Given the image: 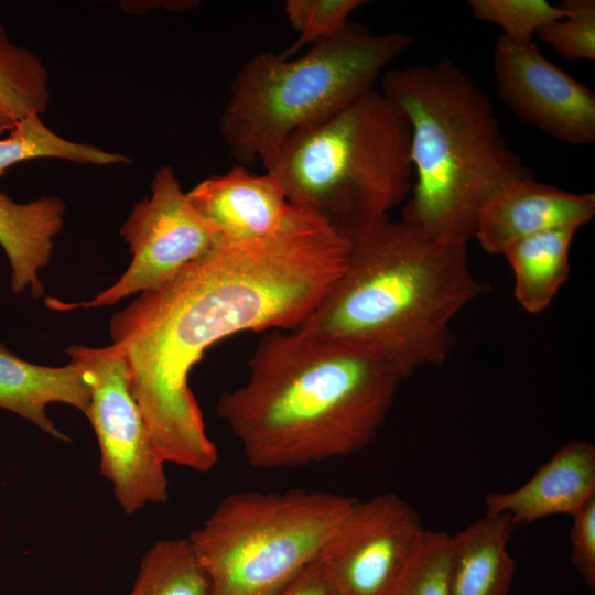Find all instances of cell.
<instances>
[{"mask_svg": "<svg viewBox=\"0 0 595 595\" xmlns=\"http://www.w3.org/2000/svg\"><path fill=\"white\" fill-rule=\"evenodd\" d=\"M570 529L572 565L584 583L595 589V496L573 517Z\"/></svg>", "mask_w": 595, "mask_h": 595, "instance_id": "obj_26", "label": "cell"}, {"mask_svg": "<svg viewBox=\"0 0 595 595\" xmlns=\"http://www.w3.org/2000/svg\"><path fill=\"white\" fill-rule=\"evenodd\" d=\"M50 97L42 58L13 44L0 23V110L17 122L33 113L41 116Z\"/></svg>", "mask_w": 595, "mask_h": 595, "instance_id": "obj_21", "label": "cell"}, {"mask_svg": "<svg viewBox=\"0 0 595 595\" xmlns=\"http://www.w3.org/2000/svg\"><path fill=\"white\" fill-rule=\"evenodd\" d=\"M66 354L79 365L89 386L88 418L99 447V469L127 515L166 502L165 462L156 452L132 393L130 372L113 346L73 345Z\"/></svg>", "mask_w": 595, "mask_h": 595, "instance_id": "obj_8", "label": "cell"}, {"mask_svg": "<svg viewBox=\"0 0 595 595\" xmlns=\"http://www.w3.org/2000/svg\"><path fill=\"white\" fill-rule=\"evenodd\" d=\"M500 100L521 120L571 145L595 142V93L550 62L533 42L501 35L494 47Z\"/></svg>", "mask_w": 595, "mask_h": 595, "instance_id": "obj_11", "label": "cell"}, {"mask_svg": "<svg viewBox=\"0 0 595 595\" xmlns=\"http://www.w3.org/2000/svg\"><path fill=\"white\" fill-rule=\"evenodd\" d=\"M187 197L223 242H245L277 232L293 210L279 181L237 164L208 177Z\"/></svg>", "mask_w": 595, "mask_h": 595, "instance_id": "obj_12", "label": "cell"}, {"mask_svg": "<svg viewBox=\"0 0 595 595\" xmlns=\"http://www.w3.org/2000/svg\"><path fill=\"white\" fill-rule=\"evenodd\" d=\"M412 43L405 33L375 34L349 20L299 57L271 51L251 56L236 73L219 120L231 155L244 166L263 165L290 134L333 118L374 90Z\"/></svg>", "mask_w": 595, "mask_h": 595, "instance_id": "obj_6", "label": "cell"}, {"mask_svg": "<svg viewBox=\"0 0 595 595\" xmlns=\"http://www.w3.org/2000/svg\"><path fill=\"white\" fill-rule=\"evenodd\" d=\"M452 537L425 530L387 595H451Z\"/></svg>", "mask_w": 595, "mask_h": 595, "instance_id": "obj_22", "label": "cell"}, {"mask_svg": "<svg viewBox=\"0 0 595 595\" xmlns=\"http://www.w3.org/2000/svg\"><path fill=\"white\" fill-rule=\"evenodd\" d=\"M65 204L45 196L20 204L0 192V245L11 267V289L20 293L30 288L41 298L44 288L37 272L50 262L53 238L63 227Z\"/></svg>", "mask_w": 595, "mask_h": 595, "instance_id": "obj_16", "label": "cell"}, {"mask_svg": "<svg viewBox=\"0 0 595 595\" xmlns=\"http://www.w3.org/2000/svg\"><path fill=\"white\" fill-rule=\"evenodd\" d=\"M595 496V446L585 440L562 445L522 486L485 495L486 513L507 515L513 526L554 515L573 517Z\"/></svg>", "mask_w": 595, "mask_h": 595, "instance_id": "obj_14", "label": "cell"}, {"mask_svg": "<svg viewBox=\"0 0 595 595\" xmlns=\"http://www.w3.org/2000/svg\"><path fill=\"white\" fill-rule=\"evenodd\" d=\"M128 595H208L206 574L188 538L154 542Z\"/></svg>", "mask_w": 595, "mask_h": 595, "instance_id": "obj_20", "label": "cell"}, {"mask_svg": "<svg viewBox=\"0 0 595 595\" xmlns=\"http://www.w3.org/2000/svg\"><path fill=\"white\" fill-rule=\"evenodd\" d=\"M89 386L75 361L47 367L25 361L0 344V408L29 420L55 440L69 442L46 415L51 403H66L88 412Z\"/></svg>", "mask_w": 595, "mask_h": 595, "instance_id": "obj_15", "label": "cell"}, {"mask_svg": "<svg viewBox=\"0 0 595 595\" xmlns=\"http://www.w3.org/2000/svg\"><path fill=\"white\" fill-rule=\"evenodd\" d=\"M120 235L129 245L132 260L115 284L86 302L66 303L47 298L45 304L56 311L112 305L166 284L220 242L169 165L154 172L151 195L134 205Z\"/></svg>", "mask_w": 595, "mask_h": 595, "instance_id": "obj_9", "label": "cell"}, {"mask_svg": "<svg viewBox=\"0 0 595 595\" xmlns=\"http://www.w3.org/2000/svg\"><path fill=\"white\" fill-rule=\"evenodd\" d=\"M488 290L469 269L467 245L387 216L350 242L343 273L296 328L380 357L409 377L444 364L456 343L453 320Z\"/></svg>", "mask_w": 595, "mask_h": 595, "instance_id": "obj_3", "label": "cell"}, {"mask_svg": "<svg viewBox=\"0 0 595 595\" xmlns=\"http://www.w3.org/2000/svg\"><path fill=\"white\" fill-rule=\"evenodd\" d=\"M350 244L296 208L273 235L218 242L110 321L112 345L165 463L199 473L218 461L188 377L204 353L246 331L293 329L343 273Z\"/></svg>", "mask_w": 595, "mask_h": 595, "instance_id": "obj_1", "label": "cell"}, {"mask_svg": "<svg viewBox=\"0 0 595 595\" xmlns=\"http://www.w3.org/2000/svg\"><path fill=\"white\" fill-rule=\"evenodd\" d=\"M380 91L411 129L414 176L402 220L467 245L490 198L532 171L508 147L488 95L452 58L390 69Z\"/></svg>", "mask_w": 595, "mask_h": 595, "instance_id": "obj_4", "label": "cell"}, {"mask_svg": "<svg viewBox=\"0 0 595 595\" xmlns=\"http://www.w3.org/2000/svg\"><path fill=\"white\" fill-rule=\"evenodd\" d=\"M407 377L372 354L299 328L260 339L246 381L217 413L253 468L347 456L377 437Z\"/></svg>", "mask_w": 595, "mask_h": 595, "instance_id": "obj_2", "label": "cell"}, {"mask_svg": "<svg viewBox=\"0 0 595 595\" xmlns=\"http://www.w3.org/2000/svg\"><path fill=\"white\" fill-rule=\"evenodd\" d=\"M357 500L318 490L238 491L188 540L208 595H273L318 559Z\"/></svg>", "mask_w": 595, "mask_h": 595, "instance_id": "obj_7", "label": "cell"}, {"mask_svg": "<svg viewBox=\"0 0 595 595\" xmlns=\"http://www.w3.org/2000/svg\"><path fill=\"white\" fill-rule=\"evenodd\" d=\"M578 227L543 230L509 244L501 255L515 274V298L529 313L545 310L570 275L569 253Z\"/></svg>", "mask_w": 595, "mask_h": 595, "instance_id": "obj_18", "label": "cell"}, {"mask_svg": "<svg viewBox=\"0 0 595 595\" xmlns=\"http://www.w3.org/2000/svg\"><path fill=\"white\" fill-rule=\"evenodd\" d=\"M365 0H288L284 13L299 33L296 40L280 55L293 57L301 48L332 35L342 29Z\"/></svg>", "mask_w": 595, "mask_h": 595, "instance_id": "obj_24", "label": "cell"}, {"mask_svg": "<svg viewBox=\"0 0 595 595\" xmlns=\"http://www.w3.org/2000/svg\"><path fill=\"white\" fill-rule=\"evenodd\" d=\"M411 129L371 90L333 118L290 134L262 165L289 203L354 241L411 193Z\"/></svg>", "mask_w": 595, "mask_h": 595, "instance_id": "obj_5", "label": "cell"}, {"mask_svg": "<svg viewBox=\"0 0 595 595\" xmlns=\"http://www.w3.org/2000/svg\"><path fill=\"white\" fill-rule=\"evenodd\" d=\"M61 159L79 164H126L131 160L93 144L74 142L51 130L40 115L17 121L7 138L0 139V176L18 163L31 159Z\"/></svg>", "mask_w": 595, "mask_h": 595, "instance_id": "obj_19", "label": "cell"}, {"mask_svg": "<svg viewBox=\"0 0 595 595\" xmlns=\"http://www.w3.org/2000/svg\"><path fill=\"white\" fill-rule=\"evenodd\" d=\"M468 6L476 19L500 26L517 44L532 42L542 26L565 15L561 4L545 0H469Z\"/></svg>", "mask_w": 595, "mask_h": 595, "instance_id": "obj_23", "label": "cell"}, {"mask_svg": "<svg viewBox=\"0 0 595 595\" xmlns=\"http://www.w3.org/2000/svg\"><path fill=\"white\" fill-rule=\"evenodd\" d=\"M273 595H342L324 560L320 556Z\"/></svg>", "mask_w": 595, "mask_h": 595, "instance_id": "obj_27", "label": "cell"}, {"mask_svg": "<svg viewBox=\"0 0 595 595\" xmlns=\"http://www.w3.org/2000/svg\"><path fill=\"white\" fill-rule=\"evenodd\" d=\"M595 215L594 193H570L531 177L500 188L483 208L475 238L488 253L501 255L511 242L566 226L581 228Z\"/></svg>", "mask_w": 595, "mask_h": 595, "instance_id": "obj_13", "label": "cell"}, {"mask_svg": "<svg viewBox=\"0 0 595 595\" xmlns=\"http://www.w3.org/2000/svg\"><path fill=\"white\" fill-rule=\"evenodd\" d=\"M565 15L542 26L536 34L566 60H595V1L566 0Z\"/></svg>", "mask_w": 595, "mask_h": 595, "instance_id": "obj_25", "label": "cell"}, {"mask_svg": "<svg viewBox=\"0 0 595 595\" xmlns=\"http://www.w3.org/2000/svg\"><path fill=\"white\" fill-rule=\"evenodd\" d=\"M507 515L486 513L452 537L451 595H508L516 562Z\"/></svg>", "mask_w": 595, "mask_h": 595, "instance_id": "obj_17", "label": "cell"}, {"mask_svg": "<svg viewBox=\"0 0 595 595\" xmlns=\"http://www.w3.org/2000/svg\"><path fill=\"white\" fill-rule=\"evenodd\" d=\"M425 529L396 493L356 501L321 558L342 595H387Z\"/></svg>", "mask_w": 595, "mask_h": 595, "instance_id": "obj_10", "label": "cell"}, {"mask_svg": "<svg viewBox=\"0 0 595 595\" xmlns=\"http://www.w3.org/2000/svg\"><path fill=\"white\" fill-rule=\"evenodd\" d=\"M15 122L0 110V134L10 131Z\"/></svg>", "mask_w": 595, "mask_h": 595, "instance_id": "obj_28", "label": "cell"}]
</instances>
